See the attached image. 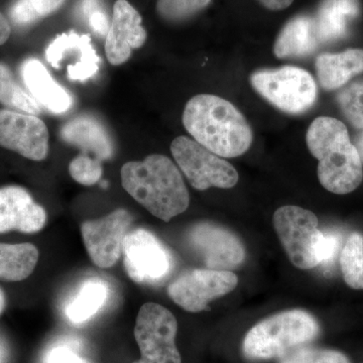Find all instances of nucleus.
<instances>
[{
    "mask_svg": "<svg viewBox=\"0 0 363 363\" xmlns=\"http://www.w3.org/2000/svg\"><path fill=\"white\" fill-rule=\"evenodd\" d=\"M183 124L196 142L226 159L241 156L252 143L247 118L231 102L216 95L191 98L184 109Z\"/></svg>",
    "mask_w": 363,
    "mask_h": 363,
    "instance_id": "f257e3e1",
    "label": "nucleus"
},
{
    "mask_svg": "<svg viewBox=\"0 0 363 363\" xmlns=\"http://www.w3.org/2000/svg\"><path fill=\"white\" fill-rule=\"evenodd\" d=\"M121 176L124 190L162 221H171L188 209V189L180 171L168 157L155 154L143 161L126 162Z\"/></svg>",
    "mask_w": 363,
    "mask_h": 363,
    "instance_id": "f03ea898",
    "label": "nucleus"
},
{
    "mask_svg": "<svg viewBox=\"0 0 363 363\" xmlns=\"http://www.w3.org/2000/svg\"><path fill=\"white\" fill-rule=\"evenodd\" d=\"M307 147L316 157L318 178L329 192L350 194L363 180V166L357 147L342 121L318 117L308 128Z\"/></svg>",
    "mask_w": 363,
    "mask_h": 363,
    "instance_id": "7ed1b4c3",
    "label": "nucleus"
},
{
    "mask_svg": "<svg viewBox=\"0 0 363 363\" xmlns=\"http://www.w3.org/2000/svg\"><path fill=\"white\" fill-rule=\"evenodd\" d=\"M272 221L289 259L298 269H312L329 264L337 252V236L322 233L316 215L310 210L290 205L281 207Z\"/></svg>",
    "mask_w": 363,
    "mask_h": 363,
    "instance_id": "20e7f679",
    "label": "nucleus"
},
{
    "mask_svg": "<svg viewBox=\"0 0 363 363\" xmlns=\"http://www.w3.org/2000/svg\"><path fill=\"white\" fill-rule=\"evenodd\" d=\"M317 320L304 310H289L255 325L243 339L242 351L252 362L278 359L312 342L319 335Z\"/></svg>",
    "mask_w": 363,
    "mask_h": 363,
    "instance_id": "39448f33",
    "label": "nucleus"
},
{
    "mask_svg": "<svg viewBox=\"0 0 363 363\" xmlns=\"http://www.w3.org/2000/svg\"><path fill=\"white\" fill-rule=\"evenodd\" d=\"M250 84L260 96L286 113H304L317 100L316 81L309 72L298 67L255 72L250 76Z\"/></svg>",
    "mask_w": 363,
    "mask_h": 363,
    "instance_id": "423d86ee",
    "label": "nucleus"
},
{
    "mask_svg": "<svg viewBox=\"0 0 363 363\" xmlns=\"http://www.w3.org/2000/svg\"><path fill=\"white\" fill-rule=\"evenodd\" d=\"M171 152L189 183L197 190L230 189L240 180L230 162L187 136L176 138L171 143Z\"/></svg>",
    "mask_w": 363,
    "mask_h": 363,
    "instance_id": "0eeeda50",
    "label": "nucleus"
},
{
    "mask_svg": "<svg viewBox=\"0 0 363 363\" xmlns=\"http://www.w3.org/2000/svg\"><path fill=\"white\" fill-rule=\"evenodd\" d=\"M178 322L164 306L147 303L136 317L135 337L143 363H182L176 345Z\"/></svg>",
    "mask_w": 363,
    "mask_h": 363,
    "instance_id": "6e6552de",
    "label": "nucleus"
},
{
    "mask_svg": "<svg viewBox=\"0 0 363 363\" xmlns=\"http://www.w3.org/2000/svg\"><path fill=\"white\" fill-rule=\"evenodd\" d=\"M123 264L128 277L138 284H154L169 276L173 259L154 233L138 228L125 236Z\"/></svg>",
    "mask_w": 363,
    "mask_h": 363,
    "instance_id": "1a4fd4ad",
    "label": "nucleus"
},
{
    "mask_svg": "<svg viewBox=\"0 0 363 363\" xmlns=\"http://www.w3.org/2000/svg\"><path fill=\"white\" fill-rule=\"evenodd\" d=\"M238 284V277L230 271L192 269L169 286L168 295L186 311L198 313L209 310L211 301L233 292Z\"/></svg>",
    "mask_w": 363,
    "mask_h": 363,
    "instance_id": "9d476101",
    "label": "nucleus"
},
{
    "mask_svg": "<svg viewBox=\"0 0 363 363\" xmlns=\"http://www.w3.org/2000/svg\"><path fill=\"white\" fill-rule=\"evenodd\" d=\"M133 218L130 212L117 209L96 220L81 225L83 241L93 264L100 269L116 266Z\"/></svg>",
    "mask_w": 363,
    "mask_h": 363,
    "instance_id": "9b49d317",
    "label": "nucleus"
},
{
    "mask_svg": "<svg viewBox=\"0 0 363 363\" xmlns=\"http://www.w3.org/2000/svg\"><path fill=\"white\" fill-rule=\"evenodd\" d=\"M0 147L43 161L49 152V130L37 116L0 109Z\"/></svg>",
    "mask_w": 363,
    "mask_h": 363,
    "instance_id": "f8f14e48",
    "label": "nucleus"
},
{
    "mask_svg": "<svg viewBox=\"0 0 363 363\" xmlns=\"http://www.w3.org/2000/svg\"><path fill=\"white\" fill-rule=\"evenodd\" d=\"M189 238L208 269L230 271L245 262V248L242 242L225 227L201 222L191 229Z\"/></svg>",
    "mask_w": 363,
    "mask_h": 363,
    "instance_id": "ddd939ff",
    "label": "nucleus"
},
{
    "mask_svg": "<svg viewBox=\"0 0 363 363\" xmlns=\"http://www.w3.org/2000/svg\"><path fill=\"white\" fill-rule=\"evenodd\" d=\"M147 37L140 13L128 0H116L105 40V52L109 63L123 65L130 58L133 50L145 45Z\"/></svg>",
    "mask_w": 363,
    "mask_h": 363,
    "instance_id": "4468645a",
    "label": "nucleus"
},
{
    "mask_svg": "<svg viewBox=\"0 0 363 363\" xmlns=\"http://www.w3.org/2000/svg\"><path fill=\"white\" fill-rule=\"evenodd\" d=\"M45 58L56 69H61L64 62L72 60L67 67V76L71 81L85 82L99 70L100 58L90 35H78L73 30L52 40L45 50Z\"/></svg>",
    "mask_w": 363,
    "mask_h": 363,
    "instance_id": "2eb2a0df",
    "label": "nucleus"
},
{
    "mask_svg": "<svg viewBox=\"0 0 363 363\" xmlns=\"http://www.w3.org/2000/svg\"><path fill=\"white\" fill-rule=\"evenodd\" d=\"M47 212L20 186L0 188V234L37 233L47 223Z\"/></svg>",
    "mask_w": 363,
    "mask_h": 363,
    "instance_id": "dca6fc26",
    "label": "nucleus"
},
{
    "mask_svg": "<svg viewBox=\"0 0 363 363\" xmlns=\"http://www.w3.org/2000/svg\"><path fill=\"white\" fill-rule=\"evenodd\" d=\"M21 76L30 94L51 113L63 114L71 108L70 95L39 60H26L21 66Z\"/></svg>",
    "mask_w": 363,
    "mask_h": 363,
    "instance_id": "f3484780",
    "label": "nucleus"
},
{
    "mask_svg": "<svg viewBox=\"0 0 363 363\" xmlns=\"http://www.w3.org/2000/svg\"><path fill=\"white\" fill-rule=\"evenodd\" d=\"M64 142L77 147L82 154L106 161L113 156V143L104 124L93 117H75L64 124L60 131Z\"/></svg>",
    "mask_w": 363,
    "mask_h": 363,
    "instance_id": "a211bd4d",
    "label": "nucleus"
},
{
    "mask_svg": "<svg viewBox=\"0 0 363 363\" xmlns=\"http://www.w3.org/2000/svg\"><path fill=\"white\" fill-rule=\"evenodd\" d=\"M318 80L325 90L340 89L363 72V50L324 52L316 59Z\"/></svg>",
    "mask_w": 363,
    "mask_h": 363,
    "instance_id": "6ab92c4d",
    "label": "nucleus"
},
{
    "mask_svg": "<svg viewBox=\"0 0 363 363\" xmlns=\"http://www.w3.org/2000/svg\"><path fill=\"white\" fill-rule=\"evenodd\" d=\"M319 45L314 18L302 14L284 26L274 43V52L279 59L304 57L316 51Z\"/></svg>",
    "mask_w": 363,
    "mask_h": 363,
    "instance_id": "aec40b11",
    "label": "nucleus"
},
{
    "mask_svg": "<svg viewBox=\"0 0 363 363\" xmlns=\"http://www.w3.org/2000/svg\"><path fill=\"white\" fill-rule=\"evenodd\" d=\"M359 13L358 0H323L314 18L320 44L345 37L350 21Z\"/></svg>",
    "mask_w": 363,
    "mask_h": 363,
    "instance_id": "412c9836",
    "label": "nucleus"
},
{
    "mask_svg": "<svg viewBox=\"0 0 363 363\" xmlns=\"http://www.w3.org/2000/svg\"><path fill=\"white\" fill-rule=\"evenodd\" d=\"M108 294V286L105 281L98 279H88L67 304L66 317L71 323H85L104 308Z\"/></svg>",
    "mask_w": 363,
    "mask_h": 363,
    "instance_id": "4be33fe9",
    "label": "nucleus"
},
{
    "mask_svg": "<svg viewBox=\"0 0 363 363\" xmlns=\"http://www.w3.org/2000/svg\"><path fill=\"white\" fill-rule=\"evenodd\" d=\"M39 262V250L32 243H0V279L21 281L33 274Z\"/></svg>",
    "mask_w": 363,
    "mask_h": 363,
    "instance_id": "5701e85b",
    "label": "nucleus"
},
{
    "mask_svg": "<svg viewBox=\"0 0 363 363\" xmlns=\"http://www.w3.org/2000/svg\"><path fill=\"white\" fill-rule=\"evenodd\" d=\"M0 104L33 116L42 112V106L37 100L16 82L13 72L2 62H0Z\"/></svg>",
    "mask_w": 363,
    "mask_h": 363,
    "instance_id": "b1692460",
    "label": "nucleus"
},
{
    "mask_svg": "<svg viewBox=\"0 0 363 363\" xmlns=\"http://www.w3.org/2000/svg\"><path fill=\"white\" fill-rule=\"evenodd\" d=\"M340 267L346 285L363 290V236L354 233L346 240L340 253Z\"/></svg>",
    "mask_w": 363,
    "mask_h": 363,
    "instance_id": "393cba45",
    "label": "nucleus"
},
{
    "mask_svg": "<svg viewBox=\"0 0 363 363\" xmlns=\"http://www.w3.org/2000/svg\"><path fill=\"white\" fill-rule=\"evenodd\" d=\"M66 0H18L9 9V20L14 26H28L51 16Z\"/></svg>",
    "mask_w": 363,
    "mask_h": 363,
    "instance_id": "a878e982",
    "label": "nucleus"
},
{
    "mask_svg": "<svg viewBox=\"0 0 363 363\" xmlns=\"http://www.w3.org/2000/svg\"><path fill=\"white\" fill-rule=\"evenodd\" d=\"M339 108L353 128L363 130V79L344 86L337 95Z\"/></svg>",
    "mask_w": 363,
    "mask_h": 363,
    "instance_id": "bb28decb",
    "label": "nucleus"
},
{
    "mask_svg": "<svg viewBox=\"0 0 363 363\" xmlns=\"http://www.w3.org/2000/svg\"><path fill=\"white\" fill-rule=\"evenodd\" d=\"M212 0H157V13L169 23L190 20L209 6Z\"/></svg>",
    "mask_w": 363,
    "mask_h": 363,
    "instance_id": "cd10ccee",
    "label": "nucleus"
},
{
    "mask_svg": "<svg viewBox=\"0 0 363 363\" xmlns=\"http://www.w3.org/2000/svg\"><path fill=\"white\" fill-rule=\"evenodd\" d=\"M279 363H350V362L348 357L340 351L303 346L281 358Z\"/></svg>",
    "mask_w": 363,
    "mask_h": 363,
    "instance_id": "c85d7f7f",
    "label": "nucleus"
},
{
    "mask_svg": "<svg viewBox=\"0 0 363 363\" xmlns=\"http://www.w3.org/2000/svg\"><path fill=\"white\" fill-rule=\"evenodd\" d=\"M69 173L73 180L83 186H93L101 179V162L95 157L81 154L74 157L69 164Z\"/></svg>",
    "mask_w": 363,
    "mask_h": 363,
    "instance_id": "c756f323",
    "label": "nucleus"
},
{
    "mask_svg": "<svg viewBox=\"0 0 363 363\" xmlns=\"http://www.w3.org/2000/svg\"><path fill=\"white\" fill-rule=\"evenodd\" d=\"M81 13L93 32L99 37H106L111 23L99 0H82Z\"/></svg>",
    "mask_w": 363,
    "mask_h": 363,
    "instance_id": "7c9ffc66",
    "label": "nucleus"
},
{
    "mask_svg": "<svg viewBox=\"0 0 363 363\" xmlns=\"http://www.w3.org/2000/svg\"><path fill=\"white\" fill-rule=\"evenodd\" d=\"M43 363H91L68 343L55 344L45 352Z\"/></svg>",
    "mask_w": 363,
    "mask_h": 363,
    "instance_id": "2f4dec72",
    "label": "nucleus"
},
{
    "mask_svg": "<svg viewBox=\"0 0 363 363\" xmlns=\"http://www.w3.org/2000/svg\"><path fill=\"white\" fill-rule=\"evenodd\" d=\"M269 11H283L293 4L294 0H259Z\"/></svg>",
    "mask_w": 363,
    "mask_h": 363,
    "instance_id": "473e14b6",
    "label": "nucleus"
},
{
    "mask_svg": "<svg viewBox=\"0 0 363 363\" xmlns=\"http://www.w3.org/2000/svg\"><path fill=\"white\" fill-rule=\"evenodd\" d=\"M11 25L4 13L0 11V45L6 44L7 40L11 37Z\"/></svg>",
    "mask_w": 363,
    "mask_h": 363,
    "instance_id": "72a5a7b5",
    "label": "nucleus"
},
{
    "mask_svg": "<svg viewBox=\"0 0 363 363\" xmlns=\"http://www.w3.org/2000/svg\"><path fill=\"white\" fill-rule=\"evenodd\" d=\"M354 145L355 147H357L358 155H359L360 161H362L363 166V133H360V135L357 136V140H355Z\"/></svg>",
    "mask_w": 363,
    "mask_h": 363,
    "instance_id": "f704fd0d",
    "label": "nucleus"
},
{
    "mask_svg": "<svg viewBox=\"0 0 363 363\" xmlns=\"http://www.w3.org/2000/svg\"><path fill=\"white\" fill-rule=\"evenodd\" d=\"M6 295H4V291L0 289V315L2 314V312L6 309Z\"/></svg>",
    "mask_w": 363,
    "mask_h": 363,
    "instance_id": "c9c22d12",
    "label": "nucleus"
},
{
    "mask_svg": "<svg viewBox=\"0 0 363 363\" xmlns=\"http://www.w3.org/2000/svg\"><path fill=\"white\" fill-rule=\"evenodd\" d=\"M133 363H143V362H142V360L140 359V360H138V362H135Z\"/></svg>",
    "mask_w": 363,
    "mask_h": 363,
    "instance_id": "e433bc0d",
    "label": "nucleus"
}]
</instances>
